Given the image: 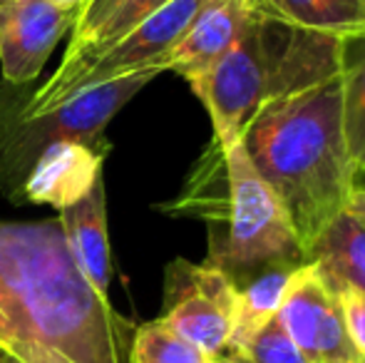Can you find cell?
Instances as JSON below:
<instances>
[{
    "instance_id": "9a60e30c",
    "label": "cell",
    "mask_w": 365,
    "mask_h": 363,
    "mask_svg": "<svg viewBox=\"0 0 365 363\" xmlns=\"http://www.w3.org/2000/svg\"><path fill=\"white\" fill-rule=\"evenodd\" d=\"M172 0H85L77 8L65 55H80L122 38Z\"/></svg>"
},
{
    "instance_id": "4fadbf2b",
    "label": "cell",
    "mask_w": 365,
    "mask_h": 363,
    "mask_svg": "<svg viewBox=\"0 0 365 363\" xmlns=\"http://www.w3.org/2000/svg\"><path fill=\"white\" fill-rule=\"evenodd\" d=\"M306 262L331 289L351 286L365 294V224L343 209L308 244Z\"/></svg>"
},
{
    "instance_id": "30bf717a",
    "label": "cell",
    "mask_w": 365,
    "mask_h": 363,
    "mask_svg": "<svg viewBox=\"0 0 365 363\" xmlns=\"http://www.w3.org/2000/svg\"><path fill=\"white\" fill-rule=\"evenodd\" d=\"M107 152L75 140L50 145L25 180L20 207H53L55 212L80 202L102 180Z\"/></svg>"
},
{
    "instance_id": "d6986e66",
    "label": "cell",
    "mask_w": 365,
    "mask_h": 363,
    "mask_svg": "<svg viewBox=\"0 0 365 363\" xmlns=\"http://www.w3.org/2000/svg\"><path fill=\"white\" fill-rule=\"evenodd\" d=\"M231 351L241 354L249 363H306L298 346L281 326L279 316L264 324L259 331H254L239 346H231Z\"/></svg>"
},
{
    "instance_id": "277c9868",
    "label": "cell",
    "mask_w": 365,
    "mask_h": 363,
    "mask_svg": "<svg viewBox=\"0 0 365 363\" xmlns=\"http://www.w3.org/2000/svg\"><path fill=\"white\" fill-rule=\"evenodd\" d=\"M207 157L221 189L197 172L179 197V207L209 224L207 264L229 274L236 286L276 264H308L284 204L254 170L244 145L221 150L212 142Z\"/></svg>"
},
{
    "instance_id": "9c48e42d",
    "label": "cell",
    "mask_w": 365,
    "mask_h": 363,
    "mask_svg": "<svg viewBox=\"0 0 365 363\" xmlns=\"http://www.w3.org/2000/svg\"><path fill=\"white\" fill-rule=\"evenodd\" d=\"M77 10L53 0H13L0 10V73L10 85L38 83L55 45L75 25Z\"/></svg>"
},
{
    "instance_id": "ac0fdd59",
    "label": "cell",
    "mask_w": 365,
    "mask_h": 363,
    "mask_svg": "<svg viewBox=\"0 0 365 363\" xmlns=\"http://www.w3.org/2000/svg\"><path fill=\"white\" fill-rule=\"evenodd\" d=\"M127 363H212V356L154 319L135 329Z\"/></svg>"
},
{
    "instance_id": "6da1fadb",
    "label": "cell",
    "mask_w": 365,
    "mask_h": 363,
    "mask_svg": "<svg viewBox=\"0 0 365 363\" xmlns=\"http://www.w3.org/2000/svg\"><path fill=\"white\" fill-rule=\"evenodd\" d=\"M135 329L77 272L58 217L0 219V346H40L70 363H127Z\"/></svg>"
},
{
    "instance_id": "2e32d148",
    "label": "cell",
    "mask_w": 365,
    "mask_h": 363,
    "mask_svg": "<svg viewBox=\"0 0 365 363\" xmlns=\"http://www.w3.org/2000/svg\"><path fill=\"white\" fill-rule=\"evenodd\" d=\"M343 135L356 175H365V30L341 40Z\"/></svg>"
},
{
    "instance_id": "ffe728a7",
    "label": "cell",
    "mask_w": 365,
    "mask_h": 363,
    "mask_svg": "<svg viewBox=\"0 0 365 363\" xmlns=\"http://www.w3.org/2000/svg\"><path fill=\"white\" fill-rule=\"evenodd\" d=\"M338 294L343 309V319H346L348 334H351L356 349L361 351L365 359V294L351 286H341V289H333Z\"/></svg>"
},
{
    "instance_id": "d4e9b609",
    "label": "cell",
    "mask_w": 365,
    "mask_h": 363,
    "mask_svg": "<svg viewBox=\"0 0 365 363\" xmlns=\"http://www.w3.org/2000/svg\"><path fill=\"white\" fill-rule=\"evenodd\" d=\"M10 3H13V0H0V10H3V8H8Z\"/></svg>"
},
{
    "instance_id": "44dd1931",
    "label": "cell",
    "mask_w": 365,
    "mask_h": 363,
    "mask_svg": "<svg viewBox=\"0 0 365 363\" xmlns=\"http://www.w3.org/2000/svg\"><path fill=\"white\" fill-rule=\"evenodd\" d=\"M0 363H70L40 346H0Z\"/></svg>"
},
{
    "instance_id": "8fae6325",
    "label": "cell",
    "mask_w": 365,
    "mask_h": 363,
    "mask_svg": "<svg viewBox=\"0 0 365 363\" xmlns=\"http://www.w3.org/2000/svg\"><path fill=\"white\" fill-rule=\"evenodd\" d=\"M251 15V0H204L187 33L162 58V73H177L184 80H192L212 68L241 38Z\"/></svg>"
},
{
    "instance_id": "3957f363",
    "label": "cell",
    "mask_w": 365,
    "mask_h": 363,
    "mask_svg": "<svg viewBox=\"0 0 365 363\" xmlns=\"http://www.w3.org/2000/svg\"><path fill=\"white\" fill-rule=\"evenodd\" d=\"M341 40L281 25L261 15L204 73L187 80L212 117V142L221 150L241 142L266 102L336 78Z\"/></svg>"
},
{
    "instance_id": "5b68a950",
    "label": "cell",
    "mask_w": 365,
    "mask_h": 363,
    "mask_svg": "<svg viewBox=\"0 0 365 363\" xmlns=\"http://www.w3.org/2000/svg\"><path fill=\"white\" fill-rule=\"evenodd\" d=\"M154 78H159L157 70H142L80 92L50 112L28 110L38 83L10 85L0 80V199L20 207L30 170L55 142L75 140L110 155L107 125Z\"/></svg>"
},
{
    "instance_id": "8992f818",
    "label": "cell",
    "mask_w": 365,
    "mask_h": 363,
    "mask_svg": "<svg viewBox=\"0 0 365 363\" xmlns=\"http://www.w3.org/2000/svg\"><path fill=\"white\" fill-rule=\"evenodd\" d=\"M202 5L204 0H172L122 38L80 55H63L58 70L35 88L28 110L50 112L80 92L142 70H157L162 75L159 63L187 33Z\"/></svg>"
},
{
    "instance_id": "cb8c5ba5",
    "label": "cell",
    "mask_w": 365,
    "mask_h": 363,
    "mask_svg": "<svg viewBox=\"0 0 365 363\" xmlns=\"http://www.w3.org/2000/svg\"><path fill=\"white\" fill-rule=\"evenodd\" d=\"M55 5H60V8H70V10H77L85 0H53Z\"/></svg>"
},
{
    "instance_id": "5bb4252c",
    "label": "cell",
    "mask_w": 365,
    "mask_h": 363,
    "mask_svg": "<svg viewBox=\"0 0 365 363\" xmlns=\"http://www.w3.org/2000/svg\"><path fill=\"white\" fill-rule=\"evenodd\" d=\"M251 10L266 20L341 40L365 30V0H251Z\"/></svg>"
},
{
    "instance_id": "e0dca14e",
    "label": "cell",
    "mask_w": 365,
    "mask_h": 363,
    "mask_svg": "<svg viewBox=\"0 0 365 363\" xmlns=\"http://www.w3.org/2000/svg\"><path fill=\"white\" fill-rule=\"evenodd\" d=\"M301 267L276 264V267L261 269L259 274L249 276L244 284H239V314H236L234 336H231L226 349L239 346L254 331H259L261 326L279 316V309L284 304V296L289 291L293 274Z\"/></svg>"
},
{
    "instance_id": "603a6c76",
    "label": "cell",
    "mask_w": 365,
    "mask_h": 363,
    "mask_svg": "<svg viewBox=\"0 0 365 363\" xmlns=\"http://www.w3.org/2000/svg\"><path fill=\"white\" fill-rule=\"evenodd\" d=\"M212 363H249V361H246L241 354H236V351L226 349V351H221V354L212 356Z\"/></svg>"
},
{
    "instance_id": "7a4b0ae2",
    "label": "cell",
    "mask_w": 365,
    "mask_h": 363,
    "mask_svg": "<svg viewBox=\"0 0 365 363\" xmlns=\"http://www.w3.org/2000/svg\"><path fill=\"white\" fill-rule=\"evenodd\" d=\"M261 180L284 204L306 254L316 234L356 192L343 135L341 75L266 102L241 137Z\"/></svg>"
},
{
    "instance_id": "7c38bea8",
    "label": "cell",
    "mask_w": 365,
    "mask_h": 363,
    "mask_svg": "<svg viewBox=\"0 0 365 363\" xmlns=\"http://www.w3.org/2000/svg\"><path fill=\"white\" fill-rule=\"evenodd\" d=\"M58 222L68 239L70 254L77 272L90 284L95 294L107 296L110 291V232H107V199L105 180H100L80 202L60 209Z\"/></svg>"
},
{
    "instance_id": "ba28073f",
    "label": "cell",
    "mask_w": 365,
    "mask_h": 363,
    "mask_svg": "<svg viewBox=\"0 0 365 363\" xmlns=\"http://www.w3.org/2000/svg\"><path fill=\"white\" fill-rule=\"evenodd\" d=\"M279 321L306 363H365L348 334L338 294L313 264H303L293 274Z\"/></svg>"
},
{
    "instance_id": "7402d4cb",
    "label": "cell",
    "mask_w": 365,
    "mask_h": 363,
    "mask_svg": "<svg viewBox=\"0 0 365 363\" xmlns=\"http://www.w3.org/2000/svg\"><path fill=\"white\" fill-rule=\"evenodd\" d=\"M346 209L351 214H356V217L365 224V189H356V192L351 194V202H348Z\"/></svg>"
},
{
    "instance_id": "52a82bcc",
    "label": "cell",
    "mask_w": 365,
    "mask_h": 363,
    "mask_svg": "<svg viewBox=\"0 0 365 363\" xmlns=\"http://www.w3.org/2000/svg\"><path fill=\"white\" fill-rule=\"evenodd\" d=\"M239 314V286L212 264L174 259L164 272V304L159 321L204 354L226 351Z\"/></svg>"
}]
</instances>
